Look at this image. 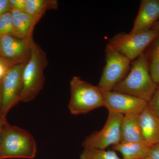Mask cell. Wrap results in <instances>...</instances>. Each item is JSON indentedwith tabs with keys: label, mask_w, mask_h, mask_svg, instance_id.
I'll return each mask as SVG.
<instances>
[{
	"label": "cell",
	"mask_w": 159,
	"mask_h": 159,
	"mask_svg": "<svg viewBox=\"0 0 159 159\" xmlns=\"http://www.w3.org/2000/svg\"><path fill=\"white\" fill-rule=\"evenodd\" d=\"M16 64H17L5 59L0 56V80L2 79L8 69Z\"/></svg>",
	"instance_id": "44dd1931"
},
{
	"label": "cell",
	"mask_w": 159,
	"mask_h": 159,
	"mask_svg": "<svg viewBox=\"0 0 159 159\" xmlns=\"http://www.w3.org/2000/svg\"><path fill=\"white\" fill-rule=\"evenodd\" d=\"M11 9L9 0H0V16L5 12L11 11Z\"/></svg>",
	"instance_id": "cb8c5ba5"
},
{
	"label": "cell",
	"mask_w": 159,
	"mask_h": 159,
	"mask_svg": "<svg viewBox=\"0 0 159 159\" xmlns=\"http://www.w3.org/2000/svg\"><path fill=\"white\" fill-rule=\"evenodd\" d=\"M145 159H159V144L150 147L148 155Z\"/></svg>",
	"instance_id": "603a6c76"
},
{
	"label": "cell",
	"mask_w": 159,
	"mask_h": 159,
	"mask_svg": "<svg viewBox=\"0 0 159 159\" xmlns=\"http://www.w3.org/2000/svg\"><path fill=\"white\" fill-rule=\"evenodd\" d=\"M112 147L113 150L122 154L123 159H145L150 148L145 143L140 142H120Z\"/></svg>",
	"instance_id": "9a60e30c"
},
{
	"label": "cell",
	"mask_w": 159,
	"mask_h": 159,
	"mask_svg": "<svg viewBox=\"0 0 159 159\" xmlns=\"http://www.w3.org/2000/svg\"><path fill=\"white\" fill-rule=\"evenodd\" d=\"M157 86L149 72L147 57L144 53L134 60L130 72L113 90L131 95L149 102Z\"/></svg>",
	"instance_id": "6da1fadb"
},
{
	"label": "cell",
	"mask_w": 159,
	"mask_h": 159,
	"mask_svg": "<svg viewBox=\"0 0 159 159\" xmlns=\"http://www.w3.org/2000/svg\"><path fill=\"white\" fill-rule=\"evenodd\" d=\"M26 62L11 66L1 80V115L4 120L9 111L21 101L22 73Z\"/></svg>",
	"instance_id": "52a82bcc"
},
{
	"label": "cell",
	"mask_w": 159,
	"mask_h": 159,
	"mask_svg": "<svg viewBox=\"0 0 159 159\" xmlns=\"http://www.w3.org/2000/svg\"><path fill=\"white\" fill-rule=\"evenodd\" d=\"M57 6L56 0H27L25 12L39 21L46 11L57 9Z\"/></svg>",
	"instance_id": "2e32d148"
},
{
	"label": "cell",
	"mask_w": 159,
	"mask_h": 159,
	"mask_svg": "<svg viewBox=\"0 0 159 159\" xmlns=\"http://www.w3.org/2000/svg\"><path fill=\"white\" fill-rule=\"evenodd\" d=\"M159 35V31L151 29L138 34L125 32L116 34L108 45L131 61L143 54L145 49Z\"/></svg>",
	"instance_id": "8992f818"
},
{
	"label": "cell",
	"mask_w": 159,
	"mask_h": 159,
	"mask_svg": "<svg viewBox=\"0 0 159 159\" xmlns=\"http://www.w3.org/2000/svg\"><path fill=\"white\" fill-rule=\"evenodd\" d=\"M80 159H121L115 151L84 148Z\"/></svg>",
	"instance_id": "ac0fdd59"
},
{
	"label": "cell",
	"mask_w": 159,
	"mask_h": 159,
	"mask_svg": "<svg viewBox=\"0 0 159 159\" xmlns=\"http://www.w3.org/2000/svg\"><path fill=\"white\" fill-rule=\"evenodd\" d=\"M123 115L109 111L105 125L101 130L94 132L84 140V148L106 149L121 142V126Z\"/></svg>",
	"instance_id": "ba28073f"
},
{
	"label": "cell",
	"mask_w": 159,
	"mask_h": 159,
	"mask_svg": "<svg viewBox=\"0 0 159 159\" xmlns=\"http://www.w3.org/2000/svg\"><path fill=\"white\" fill-rule=\"evenodd\" d=\"M68 107L71 113L80 115L103 107L102 91L98 87L74 76L70 82Z\"/></svg>",
	"instance_id": "277c9868"
},
{
	"label": "cell",
	"mask_w": 159,
	"mask_h": 159,
	"mask_svg": "<svg viewBox=\"0 0 159 159\" xmlns=\"http://www.w3.org/2000/svg\"><path fill=\"white\" fill-rule=\"evenodd\" d=\"M105 66L97 87L102 92H109L127 75L131 61L108 44L105 49Z\"/></svg>",
	"instance_id": "5b68a950"
},
{
	"label": "cell",
	"mask_w": 159,
	"mask_h": 159,
	"mask_svg": "<svg viewBox=\"0 0 159 159\" xmlns=\"http://www.w3.org/2000/svg\"><path fill=\"white\" fill-rule=\"evenodd\" d=\"M11 13L14 37L21 39L33 37V31L38 21L25 11L12 9Z\"/></svg>",
	"instance_id": "5bb4252c"
},
{
	"label": "cell",
	"mask_w": 159,
	"mask_h": 159,
	"mask_svg": "<svg viewBox=\"0 0 159 159\" xmlns=\"http://www.w3.org/2000/svg\"><path fill=\"white\" fill-rule=\"evenodd\" d=\"M151 29L153 30H156V31H159V20L153 26Z\"/></svg>",
	"instance_id": "484cf974"
},
{
	"label": "cell",
	"mask_w": 159,
	"mask_h": 159,
	"mask_svg": "<svg viewBox=\"0 0 159 159\" xmlns=\"http://www.w3.org/2000/svg\"><path fill=\"white\" fill-rule=\"evenodd\" d=\"M34 42L33 37L17 38L11 35L0 38V56L16 64L27 61Z\"/></svg>",
	"instance_id": "30bf717a"
},
{
	"label": "cell",
	"mask_w": 159,
	"mask_h": 159,
	"mask_svg": "<svg viewBox=\"0 0 159 159\" xmlns=\"http://www.w3.org/2000/svg\"><path fill=\"white\" fill-rule=\"evenodd\" d=\"M148 62L149 72L153 81L159 87V35L153 41Z\"/></svg>",
	"instance_id": "e0dca14e"
},
{
	"label": "cell",
	"mask_w": 159,
	"mask_h": 159,
	"mask_svg": "<svg viewBox=\"0 0 159 159\" xmlns=\"http://www.w3.org/2000/svg\"><path fill=\"white\" fill-rule=\"evenodd\" d=\"M0 159H32L36 156L35 140L29 132L8 122L2 126Z\"/></svg>",
	"instance_id": "3957f363"
},
{
	"label": "cell",
	"mask_w": 159,
	"mask_h": 159,
	"mask_svg": "<svg viewBox=\"0 0 159 159\" xmlns=\"http://www.w3.org/2000/svg\"><path fill=\"white\" fill-rule=\"evenodd\" d=\"M48 64L45 52L34 42L31 55L23 69L21 102L32 101L42 90L45 81L44 71Z\"/></svg>",
	"instance_id": "7a4b0ae2"
},
{
	"label": "cell",
	"mask_w": 159,
	"mask_h": 159,
	"mask_svg": "<svg viewBox=\"0 0 159 159\" xmlns=\"http://www.w3.org/2000/svg\"><path fill=\"white\" fill-rule=\"evenodd\" d=\"M143 139L149 147L159 144V117L147 105L139 114Z\"/></svg>",
	"instance_id": "7c38bea8"
},
{
	"label": "cell",
	"mask_w": 159,
	"mask_h": 159,
	"mask_svg": "<svg viewBox=\"0 0 159 159\" xmlns=\"http://www.w3.org/2000/svg\"><path fill=\"white\" fill-rule=\"evenodd\" d=\"M120 142L145 143L142 136L139 114H129L123 116L121 122Z\"/></svg>",
	"instance_id": "4fadbf2b"
},
{
	"label": "cell",
	"mask_w": 159,
	"mask_h": 159,
	"mask_svg": "<svg viewBox=\"0 0 159 159\" xmlns=\"http://www.w3.org/2000/svg\"><path fill=\"white\" fill-rule=\"evenodd\" d=\"M159 19V1L143 0L133 27L129 32L132 34L143 33L151 30Z\"/></svg>",
	"instance_id": "8fae6325"
},
{
	"label": "cell",
	"mask_w": 159,
	"mask_h": 159,
	"mask_svg": "<svg viewBox=\"0 0 159 159\" xmlns=\"http://www.w3.org/2000/svg\"><path fill=\"white\" fill-rule=\"evenodd\" d=\"M148 105L152 111L159 117V89L156 91L150 101L148 102Z\"/></svg>",
	"instance_id": "ffe728a7"
},
{
	"label": "cell",
	"mask_w": 159,
	"mask_h": 159,
	"mask_svg": "<svg viewBox=\"0 0 159 159\" xmlns=\"http://www.w3.org/2000/svg\"><path fill=\"white\" fill-rule=\"evenodd\" d=\"M2 125L3 124H0V149H1V143H2Z\"/></svg>",
	"instance_id": "4316f807"
},
{
	"label": "cell",
	"mask_w": 159,
	"mask_h": 159,
	"mask_svg": "<svg viewBox=\"0 0 159 159\" xmlns=\"http://www.w3.org/2000/svg\"><path fill=\"white\" fill-rule=\"evenodd\" d=\"M12 9L25 11L27 0H9Z\"/></svg>",
	"instance_id": "7402d4cb"
},
{
	"label": "cell",
	"mask_w": 159,
	"mask_h": 159,
	"mask_svg": "<svg viewBox=\"0 0 159 159\" xmlns=\"http://www.w3.org/2000/svg\"><path fill=\"white\" fill-rule=\"evenodd\" d=\"M103 107L108 111L126 115L140 114L148 102L129 94L114 90L102 92Z\"/></svg>",
	"instance_id": "9c48e42d"
},
{
	"label": "cell",
	"mask_w": 159,
	"mask_h": 159,
	"mask_svg": "<svg viewBox=\"0 0 159 159\" xmlns=\"http://www.w3.org/2000/svg\"><path fill=\"white\" fill-rule=\"evenodd\" d=\"M5 35L14 36L11 11L5 12L0 16V38Z\"/></svg>",
	"instance_id": "d6986e66"
},
{
	"label": "cell",
	"mask_w": 159,
	"mask_h": 159,
	"mask_svg": "<svg viewBox=\"0 0 159 159\" xmlns=\"http://www.w3.org/2000/svg\"><path fill=\"white\" fill-rule=\"evenodd\" d=\"M1 80H0V124H3L7 122L6 120L3 119L1 115Z\"/></svg>",
	"instance_id": "d4e9b609"
}]
</instances>
